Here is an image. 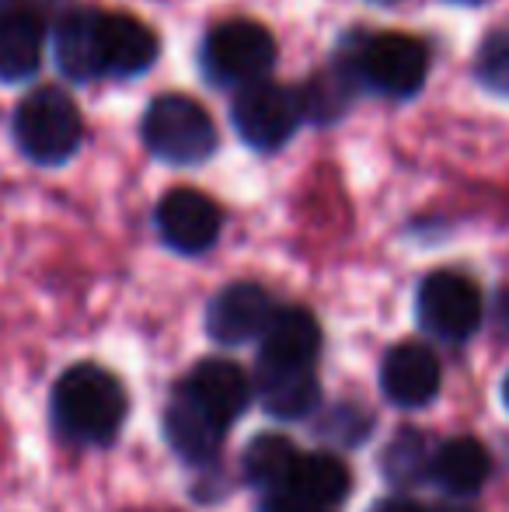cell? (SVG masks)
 <instances>
[{
    "label": "cell",
    "mask_w": 509,
    "mask_h": 512,
    "mask_svg": "<svg viewBox=\"0 0 509 512\" xmlns=\"http://www.w3.org/2000/svg\"><path fill=\"white\" fill-rule=\"evenodd\" d=\"M49 408L63 439H74L81 446H105L123 429L129 398L126 387L109 370L95 363H77L56 380Z\"/></svg>",
    "instance_id": "cell-1"
},
{
    "label": "cell",
    "mask_w": 509,
    "mask_h": 512,
    "mask_svg": "<svg viewBox=\"0 0 509 512\" xmlns=\"http://www.w3.org/2000/svg\"><path fill=\"white\" fill-rule=\"evenodd\" d=\"M14 143L39 168H60L81 150L84 119L81 108L63 88H35L14 108Z\"/></svg>",
    "instance_id": "cell-2"
},
{
    "label": "cell",
    "mask_w": 509,
    "mask_h": 512,
    "mask_svg": "<svg viewBox=\"0 0 509 512\" xmlns=\"http://www.w3.org/2000/svg\"><path fill=\"white\" fill-rule=\"evenodd\" d=\"M140 133L147 150L164 164H203L213 157L220 136L213 126V115L189 95H161L147 105L140 122Z\"/></svg>",
    "instance_id": "cell-3"
},
{
    "label": "cell",
    "mask_w": 509,
    "mask_h": 512,
    "mask_svg": "<svg viewBox=\"0 0 509 512\" xmlns=\"http://www.w3.org/2000/svg\"><path fill=\"white\" fill-rule=\"evenodd\" d=\"M199 67L213 88H248L265 81L276 67V39L269 28L248 18L220 21L206 32L199 49Z\"/></svg>",
    "instance_id": "cell-4"
},
{
    "label": "cell",
    "mask_w": 509,
    "mask_h": 512,
    "mask_svg": "<svg viewBox=\"0 0 509 512\" xmlns=\"http://www.w3.org/2000/svg\"><path fill=\"white\" fill-rule=\"evenodd\" d=\"M360 88L384 98H412L426 84L429 53L415 35L377 32L353 42V53H342Z\"/></svg>",
    "instance_id": "cell-5"
},
{
    "label": "cell",
    "mask_w": 509,
    "mask_h": 512,
    "mask_svg": "<svg viewBox=\"0 0 509 512\" xmlns=\"http://www.w3.org/2000/svg\"><path fill=\"white\" fill-rule=\"evenodd\" d=\"M415 314L429 335L443 338V342H464L482 324V290L461 272H429L415 297Z\"/></svg>",
    "instance_id": "cell-6"
},
{
    "label": "cell",
    "mask_w": 509,
    "mask_h": 512,
    "mask_svg": "<svg viewBox=\"0 0 509 512\" xmlns=\"http://www.w3.org/2000/svg\"><path fill=\"white\" fill-rule=\"evenodd\" d=\"M300 119H304L300 95L272 81H255L241 88L231 105L234 129L241 143H248L252 150H279L300 126Z\"/></svg>",
    "instance_id": "cell-7"
},
{
    "label": "cell",
    "mask_w": 509,
    "mask_h": 512,
    "mask_svg": "<svg viewBox=\"0 0 509 512\" xmlns=\"http://www.w3.org/2000/svg\"><path fill=\"white\" fill-rule=\"evenodd\" d=\"M53 60L60 74L74 84L109 77V67H105V11L70 7L53 25Z\"/></svg>",
    "instance_id": "cell-8"
},
{
    "label": "cell",
    "mask_w": 509,
    "mask_h": 512,
    "mask_svg": "<svg viewBox=\"0 0 509 512\" xmlns=\"http://www.w3.org/2000/svg\"><path fill=\"white\" fill-rule=\"evenodd\" d=\"M157 234L178 255H203L217 244L224 216L217 203L196 189H171L157 203Z\"/></svg>",
    "instance_id": "cell-9"
},
{
    "label": "cell",
    "mask_w": 509,
    "mask_h": 512,
    "mask_svg": "<svg viewBox=\"0 0 509 512\" xmlns=\"http://www.w3.org/2000/svg\"><path fill=\"white\" fill-rule=\"evenodd\" d=\"M272 314H276V304L265 286L231 283L206 307V331L220 345H245L252 338H262Z\"/></svg>",
    "instance_id": "cell-10"
},
{
    "label": "cell",
    "mask_w": 509,
    "mask_h": 512,
    "mask_svg": "<svg viewBox=\"0 0 509 512\" xmlns=\"http://www.w3.org/2000/svg\"><path fill=\"white\" fill-rule=\"evenodd\" d=\"M46 53V14L25 0L0 7V81L21 84L39 74Z\"/></svg>",
    "instance_id": "cell-11"
},
{
    "label": "cell",
    "mask_w": 509,
    "mask_h": 512,
    "mask_svg": "<svg viewBox=\"0 0 509 512\" xmlns=\"http://www.w3.org/2000/svg\"><path fill=\"white\" fill-rule=\"evenodd\" d=\"M440 359L419 342L394 345L381 363V391L398 408H426L440 394Z\"/></svg>",
    "instance_id": "cell-12"
},
{
    "label": "cell",
    "mask_w": 509,
    "mask_h": 512,
    "mask_svg": "<svg viewBox=\"0 0 509 512\" xmlns=\"http://www.w3.org/2000/svg\"><path fill=\"white\" fill-rule=\"evenodd\" d=\"M224 432L227 422L217 418L213 411H206L199 401H192L189 394L178 387L171 398L168 411H164V436H168L171 450L192 467H206L220 457L224 450Z\"/></svg>",
    "instance_id": "cell-13"
},
{
    "label": "cell",
    "mask_w": 509,
    "mask_h": 512,
    "mask_svg": "<svg viewBox=\"0 0 509 512\" xmlns=\"http://www.w3.org/2000/svg\"><path fill=\"white\" fill-rule=\"evenodd\" d=\"M182 391L192 401H199L206 411H213L217 418H224L227 425L248 408V401L255 398V384L238 363L231 359H203L192 366V373L185 377Z\"/></svg>",
    "instance_id": "cell-14"
},
{
    "label": "cell",
    "mask_w": 509,
    "mask_h": 512,
    "mask_svg": "<svg viewBox=\"0 0 509 512\" xmlns=\"http://www.w3.org/2000/svg\"><path fill=\"white\" fill-rule=\"evenodd\" d=\"M255 398L269 415L283 422H300L307 418L321 401V384L314 377V366H276L258 363L255 366Z\"/></svg>",
    "instance_id": "cell-15"
},
{
    "label": "cell",
    "mask_w": 509,
    "mask_h": 512,
    "mask_svg": "<svg viewBox=\"0 0 509 512\" xmlns=\"http://www.w3.org/2000/svg\"><path fill=\"white\" fill-rule=\"evenodd\" d=\"M321 352L318 317L304 307H283L272 314L269 328L262 331V352L258 363L276 366H314Z\"/></svg>",
    "instance_id": "cell-16"
},
{
    "label": "cell",
    "mask_w": 509,
    "mask_h": 512,
    "mask_svg": "<svg viewBox=\"0 0 509 512\" xmlns=\"http://www.w3.org/2000/svg\"><path fill=\"white\" fill-rule=\"evenodd\" d=\"M157 60V35L129 14L105 11V67L109 77H140Z\"/></svg>",
    "instance_id": "cell-17"
},
{
    "label": "cell",
    "mask_w": 509,
    "mask_h": 512,
    "mask_svg": "<svg viewBox=\"0 0 509 512\" xmlns=\"http://www.w3.org/2000/svg\"><path fill=\"white\" fill-rule=\"evenodd\" d=\"M429 478L447 495H475L489 481V453L471 436L447 439L429 460Z\"/></svg>",
    "instance_id": "cell-18"
},
{
    "label": "cell",
    "mask_w": 509,
    "mask_h": 512,
    "mask_svg": "<svg viewBox=\"0 0 509 512\" xmlns=\"http://www.w3.org/2000/svg\"><path fill=\"white\" fill-rule=\"evenodd\" d=\"M286 492L314 502V506H339L353 488V474L335 453H300L286 478Z\"/></svg>",
    "instance_id": "cell-19"
},
{
    "label": "cell",
    "mask_w": 509,
    "mask_h": 512,
    "mask_svg": "<svg viewBox=\"0 0 509 512\" xmlns=\"http://www.w3.org/2000/svg\"><path fill=\"white\" fill-rule=\"evenodd\" d=\"M360 91V81L356 74L349 70V63L342 56H335V63L328 70H321L318 77H311L300 95V108H304V119H314V122H332V119H342V112L353 102V95Z\"/></svg>",
    "instance_id": "cell-20"
},
{
    "label": "cell",
    "mask_w": 509,
    "mask_h": 512,
    "mask_svg": "<svg viewBox=\"0 0 509 512\" xmlns=\"http://www.w3.org/2000/svg\"><path fill=\"white\" fill-rule=\"evenodd\" d=\"M300 450L286 436L276 432H258L252 443L245 446V457H241V471H245L248 485L262 488V492H276L286 485L293 464H297Z\"/></svg>",
    "instance_id": "cell-21"
},
{
    "label": "cell",
    "mask_w": 509,
    "mask_h": 512,
    "mask_svg": "<svg viewBox=\"0 0 509 512\" xmlns=\"http://www.w3.org/2000/svg\"><path fill=\"white\" fill-rule=\"evenodd\" d=\"M429 460L433 453L426 450L419 432H398V439L384 450V474L394 485H412L429 474Z\"/></svg>",
    "instance_id": "cell-22"
},
{
    "label": "cell",
    "mask_w": 509,
    "mask_h": 512,
    "mask_svg": "<svg viewBox=\"0 0 509 512\" xmlns=\"http://www.w3.org/2000/svg\"><path fill=\"white\" fill-rule=\"evenodd\" d=\"M475 77L492 95L509 98V28H496V32L478 46Z\"/></svg>",
    "instance_id": "cell-23"
},
{
    "label": "cell",
    "mask_w": 509,
    "mask_h": 512,
    "mask_svg": "<svg viewBox=\"0 0 509 512\" xmlns=\"http://www.w3.org/2000/svg\"><path fill=\"white\" fill-rule=\"evenodd\" d=\"M258 512H332L328 506H314V502L300 499V495L286 492V488H276V492H265Z\"/></svg>",
    "instance_id": "cell-24"
},
{
    "label": "cell",
    "mask_w": 509,
    "mask_h": 512,
    "mask_svg": "<svg viewBox=\"0 0 509 512\" xmlns=\"http://www.w3.org/2000/svg\"><path fill=\"white\" fill-rule=\"evenodd\" d=\"M370 512H433L426 506H419L415 499H405V495H394V499H381Z\"/></svg>",
    "instance_id": "cell-25"
},
{
    "label": "cell",
    "mask_w": 509,
    "mask_h": 512,
    "mask_svg": "<svg viewBox=\"0 0 509 512\" xmlns=\"http://www.w3.org/2000/svg\"><path fill=\"white\" fill-rule=\"evenodd\" d=\"M25 4H32L35 11H46L49 4H60V0H25Z\"/></svg>",
    "instance_id": "cell-26"
},
{
    "label": "cell",
    "mask_w": 509,
    "mask_h": 512,
    "mask_svg": "<svg viewBox=\"0 0 509 512\" xmlns=\"http://www.w3.org/2000/svg\"><path fill=\"white\" fill-rule=\"evenodd\" d=\"M450 4H464V7H475V4H485V0H450Z\"/></svg>",
    "instance_id": "cell-27"
},
{
    "label": "cell",
    "mask_w": 509,
    "mask_h": 512,
    "mask_svg": "<svg viewBox=\"0 0 509 512\" xmlns=\"http://www.w3.org/2000/svg\"><path fill=\"white\" fill-rule=\"evenodd\" d=\"M370 4H381V7H391V4H398V0H370Z\"/></svg>",
    "instance_id": "cell-28"
},
{
    "label": "cell",
    "mask_w": 509,
    "mask_h": 512,
    "mask_svg": "<svg viewBox=\"0 0 509 512\" xmlns=\"http://www.w3.org/2000/svg\"><path fill=\"white\" fill-rule=\"evenodd\" d=\"M503 398H506V405H509V377H506V387H503Z\"/></svg>",
    "instance_id": "cell-29"
},
{
    "label": "cell",
    "mask_w": 509,
    "mask_h": 512,
    "mask_svg": "<svg viewBox=\"0 0 509 512\" xmlns=\"http://www.w3.org/2000/svg\"><path fill=\"white\" fill-rule=\"evenodd\" d=\"M433 512H457V509H433Z\"/></svg>",
    "instance_id": "cell-30"
}]
</instances>
